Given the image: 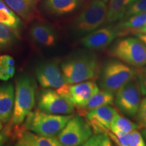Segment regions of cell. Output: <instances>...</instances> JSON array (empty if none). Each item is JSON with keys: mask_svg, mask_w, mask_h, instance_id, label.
<instances>
[{"mask_svg": "<svg viewBox=\"0 0 146 146\" xmlns=\"http://www.w3.org/2000/svg\"><path fill=\"white\" fill-rule=\"evenodd\" d=\"M36 79L44 89H58L65 84L60 63L56 60L42 62L36 66Z\"/></svg>", "mask_w": 146, "mask_h": 146, "instance_id": "obj_11", "label": "cell"}, {"mask_svg": "<svg viewBox=\"0 0 146 146\" xmlns=\"http://www.w3.org/2000/svg\"><path fill=\"white\" fill-rule=\"evenodd\" d=\"M146 12V0H136L128 9L124 18ZM123 18V19H124Z\"/></svg>", "mask_w": 146, "mask_h": 146, "instance_id": "obj_27", "label": "cell"}, {"mask_svg": "<svg viewBox=\"0 0 146 146\" xmlns=\"http://www.w3.org/2000/svg\"><path fill=\"white\" fill-rule=\"evenodd\" d=\"M117 60L107 61L100 69L99 85L102 89L116 93L120 87L137 76V70Z\"/></svg>", "mask_w": 146, "mask_h": 146, "instance_id": "obj_3", "label": "cell"}, {"mask_svg": "<svg viewBox=\"0 0 146 146\" xmlns=\"http://www.w3.org/2000/svg\"><path fill=\"white\" fill-rule=\"evenodd\" d=\"M29 34L33 41L42 46L53 47L57 43V34L54 29L46 23L36 22L33 24Z\"/></svg>", "mask_w": 146, "mask_h": 146, "instance_id": "obj_15", "label": "cell"}, {"mask_svg": "<svg viewBox=\"0 0 146 146\" xmlns=\"http://www.w3.org/2000/svg\"><path fill=\"white\" fill-rule=\"evenodd\" d=\"M65 83L75 84L98 78L100 64L98 56L91 51H80L70 55L61 64Z\"/></svg>", "mask_w": 146, "mask_h": 146, "instance_id": "obj_1", "label": "cell"}, {"mask_svg": "<svg viewBox=\"0 0 146 146\" xmlns=\"http://www.w3.org/2000/svg\"><path fill=\"white\" fill-rule=\"evenodd\" d=\"M38 108L43 112L53 114H71L74 106L70 102L52 89L41 91L38 97Z\"/></svg>", "mask_w": 146, "mask_h": 146, "instance_id": "obj_10", "label": "cell"}, {"mask_svg": "<svg viewBox=\"0 0 146 146\" xmlns=\"http://www.w3.org/2000/svg\"><path fill=\"white\" fill-rule=\"evenodd\" d=\"M141 134H142V136H143V137L144 139V141L145 142V144H146V128L145 129H143V130L141 131Z\"/></svg>", "mask_w": 146, "mask_h": 146, "instance_id": "obj_36", "label": "cell"}, {"mask_svg": "<svg viewBox=\"0 0 146 146\" xmlns=\"http://www.w3.org/2000/svg\"><path fill=\"white\" fill-rule=\"evenodd\" d=\"M133 35H135L137 37L139 38L142 42H143L146 45V33H137L134 34Z\"/></svg>", "mask_w": 146, "mask_h": 146, "instance_id": "obj_32", "label": "cell"}, {"mask_svg": "<svg viewBox=\"0 0 146 146\" xmlns=\"http://www.w3.org/2000/svg\"><path fill=\"white\" fill-rule=\"evenodd\" d=\"M12 130V127L8 125L7 127L3 128L1 131H0V146L5 145L8 141L10 137V133Z\"/></svg>", "mask_w": 146, "mask_h": 146, "instance_id": "obj_29", "label": "cell"}, {"mask_svg": "<svg viewBox=\"0 0 146 146\" xmlns=\"http://www.w3.org/2000/svg\"><path fill=\"white\" fill-rule=\"evenodd\" d=\"M7 72H8V74L10 76V77L12 78V76L14 75V74H15V68H14V66H8V68H7Z\"/></svg>", "mask_w": 146, "mask_h": 146, "instance_id": "obj_34", "label": "cell"}, {"mask_svg": "<svg viewBox=\"0 0 146 146\" xmlns=\"http://www.w3.org/2000/svg\"><path fill=\"white\" fill-rule=\"evenodd\" d=\"M73 115L53 114L41 110L31 111L23 127L27 130L44 136H56L63 129Z\"/></svg>", "mask_w": 146, "mask_h": 146, "instance_id": "obj_4", "label": "cell"}, {"mask_svg": "<svg viewBox=\"0 0 146 146\" xmlns=\"http://www.w3.org/2000/svg\"><path fill=\"white\" fill-rule=\"evenodd\" d=\"M140 127L138 123H133L127 118L122 116L117 113L111 123L110 131L115 134H124L139 129Z\"/></svg>", "mask_w": 146, "mask_h": 146, "instance_id": "obj_24", "label": "cell"}, {"mask_svg": "<svg viewBox=\"0 0 146 146\" xmlns=\"http://www.w3.org/2000/svg\"><path fill=\"white\" fill-rule=\"evenodd\" d=\"M17 146H61L59 140L55 136H44L31 133L25 127L15 130Z\"/></svg>", "mask_w": 146, "mask_h": 146, "instance_id": "obj_14", "label": "cell"}, {"mask_svg": "<svg viewBox=\"0 0 146 146\" xmlns=\"http://www.w3.org/2000/svg\"><path fill=\"white\" fill-rule=\"evenodd\" d=\"M118 112L110 105L102 106L85 115L86 120L94 134L108 133L110 131L111 123Z\"/></svg>", "mask_w": 146, "mask_h": 146, "instance_id": "obj_12", "label": "cell"}, {"mask_svg": "<svg viewBox=\"0 0 146 146\" xmlns=\"http://www.w3.org/2000/svg\"><path fill=\"white\" fill-rule=\"evenodd\" d=\"M137 33H146V25L141 27L140 29H139L135 33V34Z\"/></svg>", "mask_w": 146, "mask_h": 146, "instance_id": "obj_35", "label": "cell"}, {"mask_svg": "<svg viewBox=\"0 0 146 146\" xmlns=\"http://www.w3.org/2000/svg\"><path fill=\"white\" fill-rule=\"evenodd\" d=\"M99 90L96 82L89 80L75 84L65 83L56 89V91L78 109L83 107Z\"/></svg>", "mask_w": 146, "mask_h": 146, "instance_id": "obj_9", "label": "cell"}, {"mask_svg": "<svg viewBox=\"0 0 146 146\" xmlns=\"http://www.w3.org/2000/svg\"><path fill=\"white\" fill-rule=\"evenodd\" d=\"M14 85L9 83L0 85V120L3 124L10 122L14 105Z\"/></svg>", "mask_w": 146, "mask_h": 146, "instance_id": "obj_16", "label": "cell"}, {"mask_svg": "<svg viewBox=\"0 0 146 146\" xmlns=\"http://www.w3.org/2000/svg\"><path fill=\"white\" fill-rule=\"evenodd\" d=\"M114 102V94L110 91L99 90L89 99L83 107L78 108V112L80 116H85L87 113L97 108L106 105H112Z\"/></svg>", "mask_w": 146, "mask_h": 146, "instance_id": "obj_20", "label": "cell"}, {"mask_svg": "<svg viewBox=\"0 0 146 146\" xmlns=\"http://www.w3.org/2000/svg\"><path fill=\"white\" fill-rule=\"evenodd\" d=\"M135 118L140 127L146 128V98L141 101Z\"/></svg>", "mask_w": 146, "mask_h": 146, "instance_id": "obj_28", "label": "cell"}, {"mask_svg": "<svg viewBox=\"0 0 146 146\" xmlns=\"http://www.w3.org/2000/svg\"><path fill=\"white\" fill-rule=\"evenodd\" d=\"M81 2L82 0H45L43 5L50 14L64 16L75 11Z\"/></svg>", "mask_w": 146, "mask_h": 146, "instance_id": "obj_18", "label": "cell"}, {"mask_svg": "<svg viewBox=\"0 0 146 146\" xmlns=\"http://www.w3.org/2000/svg\"><path fill=\"white\" fill-rule=\"evenodd\" d=\"M107 13L106 3L91 0L84 6L72 23V31L76 36H84L104 23Z\"/></svg>", "mask_w": 146, "mask_h": 146, "instance_id": "obj_6", "label": "cell"}, {"mask_svg": "<svg viewBox=\"0 0 146 146\" xmlns=\"http://www.w3.org/2000/svg\"><path fill=\"white\" fill-rule=\"evenodd\" d=\"M3 129V123L0 120V131H1Z\"/></svg>", "mask_w": 146, "mask_h": 146, "instance_id": "obj_38", "label": "cell"}, {"mask_svg": "<svg viewBox=\"0 0 146 146\" xmlns=\"http://www.w3.org/2000/svg\"><path fill=\"white\" fill-rule=\"evenodd\" d=\"M137 72L141 73V74H146V67L141 68V69H139V70H137Z\"/></svg>", "mask_w": 146, "mask_h": 146, "instance_id": "obj_37", "label": "cell"}, {"mask_svg": "<svg viewBox=\"0 0 146 146\" xmlns=\"http://www.w3.org/2000/svg\"><path fill=\"white\" fill-rule=\"evenodd\" d=\"M11 77L7 72V68H0V80L3 81H6Z\"/></svg>", "mask_w": 146, "mask_h": 146, "instance_id": "obj_31", "label": "cell"}, {"mask_svg": "<svg viewBox=\"0 0 146 146\" xmlns=\"http://www.w3.org/2000/svg\"><path fill=\"white\" fill-rule=\"evenodd\" d=\"M136 0H110L104 23L112 24L123 20L128 9Z\"/></svg>", "mask_w": 146, "mask_h": 146, "instance_id": "obj_21", "label": "cell"}, {"mask_svg": "<svg viewBox=\"0 0 146 146\" xmlns=\"http://www.w3.org/2000/svg\"><path fill=\"white\" fill-rule=\"evenodd\" d=\"M137 78L140 85L141 94L146 96V74L137 72Z\"/></svg>", "mask_w": 146, "mask_h": 146, "instance_id": "obj_30", "label": "cell"}, {"mask_svg": "<svg viewBox=\"0 0 146 146\" xmlns=\"http://www.w3.org/2000/svg\"><path fill=\"white\" fill-rule=\"evenodd\" d=\"M114 104L118 110L129 118L136 117L141 102V91L137 76L116 91Z\"/></svg>", "mask_w": 146, "mask_h": 146, "instance_id": "obj_7", "label": "cell"}, {"mask_svg": "<svg viewBox=\"0 0 146 146\" xmlns=\"http://www.w3.org/2000/svg\"><path fill=\"white\" fill-rule=\"evenodd\" d=\"M102 1H104V2H106V3H107L108 1V0H102Z\"/></svg>", "mask_w": 146, "mask_h": 146, "instance_id": "obj_39", "label": "cell"}, {"mask_svg": "<svg viewBox=\"0 0 146 146\" xmlns=\"http://www.w3.org/2000/svg\"><path fill=\"white\" fill-rule=\"evenodd\" d=\"M108 54L135 68L146 66V45L137 37L129 36L117 40L110 47Z\"/></svg>", "mask_w": 146, "mask_h": 146, "instance_id": "obj_5", "label": "cell"}, {"mask_svg": "<svg viewBox=\"0 0 146 146\" xmlns=\"http://www.w3.org/2000/svg\"><path fill=\"white\" fill-rule=\"evenodd\" d=\"M6 4L24 21L30 22L37 13V5L41 0H4Z\"/></svg>", "mask_w": 146, "mask_h": 146, "instance_id": "obj_17", "label": "cell"}, {"mask_svg": "<svg viewBox=\"0 0 146 146\" xmlns=\"http://www.w3.org/2000/svg\"><path fill=\"white\" fill-rule=\"evenodd\" d=\"M37 85L31 76L23 74L16 82L14 105L12 117L8 125L10 127L23 123L35 105Z\"/></svg>", "mask_w": 146, "mask_h": 146, "instance_id": "obj_2", "label": "cell"}, {"mask_svg": "<svg viewBox=\"0 0 146 146\" xmlns=\"http://www.w3.org/2000/svg\"><path fill=\"white\" fill-rule=\"evenodd\" d=\"M146 25V12L124 18L114 27L117 36L134 35L139 29Z\"/></svg>", "mask_w": 146, "mask_h": 146, "instance_id": "obj_19", "label": "cell"}, {"mask_svg": "<svg viewBox=\"0 0 146 146\" xmlns=\"http://www.w3.org/2000/svg\"><path fill=\"white\" fill-rule=\"evenodd\" d=\"M6 63L8 65V66H12L15 64V62L12 56L6 55Z\"/></svg>", "mask_w": 146, "mask_h": 146, "instance_id": "obj_33", "label": "cell"}, {"mask_svg": "<svg viewBox=\"0 0 146 146\" xmlns=\"http://www.w3.org/2000/svg\"><path fill=\"white\" fill-rule=\"evenodd\" d=\"M85 146H112L113 141L111 140L108 133H97L91 137L83 144Z\"/></svg>", "mask_w": 146, "mask_h": 146, "instance_id": "obj_26", "label": "cell"}, {"mask_svg": "<svg viewBox=\"0 0 146 146\" xmlns=\"http://www.w3.org/2000/svg\"><path fill=\"white\" fill-rule=\"evenodd\" d=\"M17 37L18 35L13 30L0 23V51L10 47L15 43Z\"/></svg>", "mask_w": 146, "mask_h": 146, "instance_id": "obj_25", "label": "cell"}, {"mask_svg": "<svg viewBox=\"0 0 146 146\" xmlns=\"http://www.w3.org/2000/svg\"><path fill=\"white\" fill-rule=\"evenodd\" d=\"M93 131L83 116H73L59 133L58 139L62 145H83L93 135Z\"/></svg>", "mask_w": 146, "mask_h": 146, "instance_id": "obj_8", "label": "cell"}, {"mask_svg": "<svg viewBox=\"0 0 146 146\" xmlns=\"http://www.w3.org/2000/svg\"><path fill=\"white\" fill-rule=\"evenodd\" d=\"M117 36L114 27H106L95 30L81 39L82 44L89 50L99 51L107 48Z\"/></svg>", "mask_w": 146, "mask_h": 146, "instance_id": "obj_13", "label": "cell"}, {"mask_svg": "<svg viewBox=\"0 0 146 146\" xmlns=\"http://www.w3.org/2000/svg\"><path fill=\"white\" fill-rule=\"evenodd\" d=\"M108 134L113 143L119 146H145V142L141 133L137 130L124 134H115L112 132H108Z\"/></svg>", "mask_w": 146, "mask_h": 146, "instance_id": "obj_23", "label": "cell"}, {"mask_svg": "<svg viewBox=\"0 0 146 146\" xmlns=\"http://www.w3.org/2000/svg\"><path fill=\"white\" fill-rule=\"evenodd\" d=\"M0 23L8 27L16 33L18 36H20L23 22L20 16L6 4L4 0H0Z\"/></svg>", "mask_w": 146, "mask_h": 146, "instance_id": "obj_22", "label": "cell"}]
</instances>
